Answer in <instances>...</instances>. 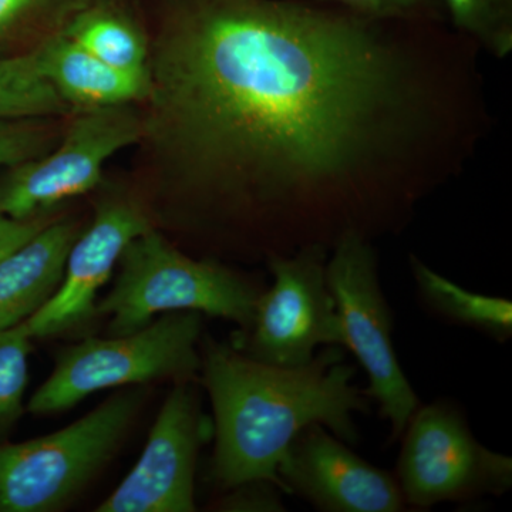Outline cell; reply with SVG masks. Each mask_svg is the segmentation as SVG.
<instances>
[{"label": "cell", "mask_w": 512, "mask_h": 512, "mask_svg": "<svg viewBox=\"0 0 512 512\" xmlns=\"http://www.w3.org/2000/svg\"><path fill=\"white\" fill-rule=\"evenodd\" d=\"M305 0H165L143 137L181 220L262 258L406 229L484 131L478 46Z\"/></svg>", "instance_id": "6da1fadb"}, {"label": "cell", "mask_w": 512, "mask_h": 512, "mask_svg": "<svg viewBox=\"0 0 512 512\" xmlns=\"http://www.w3.org/2000/svg\"><path fill=\"white\" fill-rule=\"evenodd\" d=\"M343 359L342 348L325 346L303 366L266 365L205 340L200 372L214 412L211 477L218 488L268 480L285 494L279 461L293 437L312 424L357 444L353 416L369 412L370 403L353 383L355 367Z\"/></svg>", "instance_id": "7a4b0ae2"}, {"label": "cell", "mask_w": 512, "mask_h": 512, "mask_svg": "<svg viewBox=\"0 0 512 512\" xmlns=\"http://www.w3.org/2000/svg\"><path fill=\"white\" fill-rule=\"evenodd\" d=\"M120 272L96 315L109 318L110 335H128L158 315L198 312L234 322L245 332L264 289L251 276L215 259H194L157 229L134 238L119 261Z\"/></svg>", "instance_id": "3957f363"}, {"label": "cell", "mask_w": 512, "mask_h": 512, "mask_svg": "<svg viewBox=\"0 0 512 512\" xmlns=\"http://www.w3.org/2000/svg\"><path fill=\"white\" fill-rule=\"evenodd\" d=\"M201 333V313L171 312L128 335L84 339L57 355L52 375L26 410L52 416L101 390L157 380L192 382L201 370Z\"/></svg>", "instance_id": "277c9868"}, {"label": "cell", "mask_w": 512, "mask_h": 512, "mask_svg": "<svg viewBox=\"0 0 512 512\" xmlns=\"http://www.w3.org/2000/svg\"><path fill=\"white\" fill-rule=\"evenodd\" d=\"M144 402L131 387L64 429L0 443V512H53L72 503L113 460Z\"/></svg>", "instance_id": "5b68a950"}, {"label": "cell", "mask_w": 512, "mask_h": 512, "mask_svg": "<svg viewBox=\"0 0 512 512\" xmlns=\"http://www.w3.org/2000/svg\"><path fill=\"white\" fill-rule=\"evenodd\" d=\"M326 281L338 308L345 348L367 376V399L390 424V443L402 439L420 400L404 375L393 345V313L380 285L372 241L349 235L333 247Z\"/></svg>", "instance_id": "8992f818"}, {"label": "cell", "mask_w": 512, "mask_h": 512, "mask_svg": "<svg viewBox=\"0 0 512 512\" xmlns=\"http://www.w3.org/2000/svg\"><path fill=\"white\" fill-rule=\"evenodd\" d=\"M402 437L396 478L409 507L426 510L511 490V457L478 443L454 404L419 406Z\"/></svg>", "instance_id": "52a82bcc"}, {"label": "cell", "mask_w": 512, "mask_h": 512, "mask_svg": "<svg viewBox=\"0 0 512 512\" xmlns=\"http://www.w3.org/2000/svg\"><path fill=\"white\" fill-rule=\"evenodd\" d=\"M143 113L133 104L77 110L49 153L8 168L0 178V214L32 220L101 183L106 161L140 143Z\"/></svg>", "instance_id": "ba28073f"}, {"label": "cell", "mask_w": 512, "mask_h": 512, "mask_svg": "<svg viewBox=\"0 0 512 512\" xmlns=\"http://www.w3.org/2000/svg\"><path fill=\"white\" fill-rule=\"evenodd\" d=\"M329 252L311 247L266 261L274 284L259 295L251 326L235 349L266 365L298 367L311 362L319 346L345 348L326 281Z\"/></svg>", "instance_id": "9c48e42d"}, {"label": "cell", "mask_w": 512, "mask_h": 512, "mask_svg": "<svg viewBox=\"0 0 512 512\" xmlns=\"http://www.w3.org/2000/svg\"><path fill=\"white\" fill-rule=\"evenodd\" d=\"M208 439L201 397L175 384L158 413L136 466L96 512H192L198 454Z\"/></svg>", "instance_id": "30bf717a"}, {"label": "cell", "mask_w": 512, "mask_h": 512, "mask_svg": "<svg viewBox=\"0 0 512 512\" xmlns=\"http://www.w3.org/2000/svg\"><path fill=\"white\" fill-rule=\"evenodd\" d=\"M285 494L323 512L407 510L396 476L367 463L322 424L296 434L278 464Z\"/></svg>", "instance_id": "8fae6325"}, {"label": "cell", "mask_w": 512, "mask_h": 512, "mask_svg": "<svg viewBox=\"0 0 512 512\" xmlns=\"http://www.w3.org/2000/svg\"><path fill=\"white\" fill-rule=\"evenodd\" d=\"M150 228L147 212L134 201L110 198L97 205L92 224L70 248L59 289L23 322L30 338H52L96 315L97 293L113 275L124 249Z\"/></svg>", "instance_id": "7c38bea8"}, {"label": "cell", "mask_w": 512, "mask_h": 512, "mask_svg": "<svg viewBox=\"0 0 512 512\" xmlns=\"http://www.w3.org/2000/svg\"><path fill=\"white\" fill-rule=\"evenodd\" d=\"M30 52L47 82L73 111L141 104L147 99L148 74L116 69L59 30L45 37Z\"/></svg>", "instance_id": "4fadbf2b"}, {"label": "cell", "mask_w": 512, "mask_h": 512, "mask_svg": "<svg viewBox=\"0 0 512 512\" xmlns=\"http://www.w3.org/2000/svg\"><path fill=\"white\" fill-rule=\"evenodd\" d=\"M80 232L77 222L53 220L0 259V330L26 322L55 295Z\"/></svg>", "instance_id": "5bb4252c"}, {"label": "cell", "mask_w": 512, "mask_h": 512, "mask_svg": "<svg viewBox=\"0 0 512 512\" xmlns=\"http://www.w3.org/2000/svg\"><path fill=\"white\" fill-rule=\"evenodd\" d=\"M57 30L116 69L148 74L150 40L123 0H79Z\"/></svg>", "instance_id": "9a60e30c"}, {"label": "cell", "mask_w": 512, "mask_h": 512, "mask_svg": "<svg viewBox=\"0 0 512 512\" xmlns=\"http://www.w3.org/2000/svg\"><path fill=\"white\" fill-rule=\"evenodd\" d=\"M409 262L417 295L427 311L450 325L476 330L495 342L505 343L512 338L510 299L467 291L433 271L416 255H410Z\"/></svg>", "instance_id": "2e32d148"}, {"label": "cell", "mask_w": 512, "mask_h": 512, "mask_svg": "<svg viewBox=\"0 0 512 512\" xmlns=\"http://www.w3.org/2000/svg\"><path fill=\"white\" fill-rule=\"evenodd\" d=\"M73 113L40 72L33 52L0 57V120L59 119Z\"/></svg>", "instance_id": "e0dca14e"}, {"label": "cell", "mask_w": 512, "mask_h": 512, "mask_svg": "<svg viewBox=\"0 0 512 512\" xmlns=\"http://www.w3.org/2000/svg\"><path fill=\"white\" fill-rule=\"evenodd\" d=\"M79 0H0V57L35 49Z\"/></svg>", "instance_id": "ac0fdd59"}, {"label": "cell", "mask_w": 512, "mask_h": 512, "mask_svg": "<svg viewBox=\"0 0 512 512\" xmlns=\"http://www.w3.org/2000/svg\"><path fill=\"white\" fill-rule=\"evenodd\" d=\"M30 352L32 338L23 323L0 330V443L26 412Z\"/></svg>", "instance_id": "d6986e66"}, {"label": "cell", "mask_w": 512, "mask_h": 512, "mask_svg": "<svg viewBox=\"0 0 512 512\" xmlns=\"http://www.w3.org/2000/svg\"><path fill=\"white\" fill-rule=\"evenodd\" d=\"M454 28L493 56L512 50V0H440Z\"/></svg>", "instance_id": "ffe728a7"}, {"label": "cell", "mask_w": 512, "mask_h": 512, "mask_svg": "<svg viewBox=\"0 0 512 512\" xmlns=\"http://www.w3.org/2000/svg\"><path fill=\"white\" fill-rule=\"evenodd\" d=\"M52 120L55 119L0 120V168L49 153L63 134Z\"/></svg>", "instance_id": "44dd1931"}, {"label": "cell", "mask_w": 512, "mask_h": 512, "mask_svg": "<svg viewBox=\"0 0 512 512\" xmlns=\"http://www.w3.org/2000/svg\"><path fill=\"white\" fill-rule=\"evenodd\" d=\"M335 3L355 15L375 20L402 22H439L440 0H316Z\"/></svg>", "instance_id": "7402d4cb"}, {"label": "cell", "mask_w": 512, "mask_h": 512, "mask_svg": "<svg viewBox=\"0 0 512 512\" xmlns=\"http://www.w3.org/2000/svg\"><path fill=\"white\" fill-rule=\"evenodd\" d=\"M231 493L215 503L218 511H285L282 494L278 485L268 480L248 481L229 488Z\"/></svg>", "instance_id": "603a6c76"}, {"label": "cell", "mask_w": 512, "mask_h": 512, "mask_svg": "<svg viewBox=\"0 0 512 512\" xmlns=\"http://www.w3.org/2000/svg\"><path fill=\"white\" fill-rule=\"evenodd\" d=\"M55 220L52 215L32 218V220H13L0 214V259L8 255L10 251L20 247L36 235L40 229L46 227Z\"/></svg>", "instance_id": "cb8c5ba5"}]
</instances>
